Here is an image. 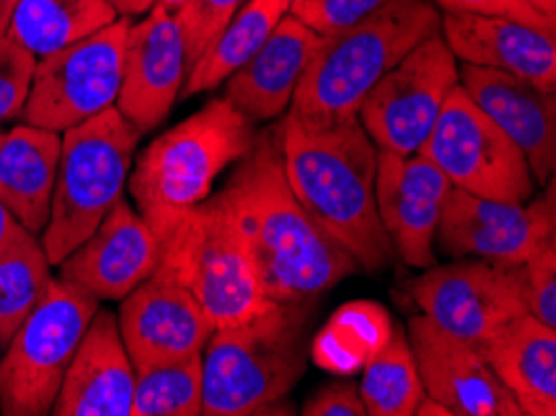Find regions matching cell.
Here are the masks:
<instances>
[{"label":"cell","instance_id":"obj_1","mask_svg":"<svg viewBox=\"0 0 556 416\" xmlns=\"http://www.w3.org/2000/svg\"><path fill=\"white\" fill-rule=\"evenodd\" d=\"M248 244L260 285L275 302L305 304L357 272V262L294 198L277 130L260 135L220 190Z\"/></svg>","mask_w":556,"mask_h":416},{"label":"cell","instance_id":"obj_2","mask_svg":"<svg viewBox=\"0 0 556 416\" xmlns=\"http://www.w3.org/2000/svg\"><path fill=\"white\" fill-rule=\"evenodd\" d=\"M275 130L285 177L302 207L359 269L375 275L390 265L394 252L375 200L377 148L357 115L309 121L288 110Z\"/></svg>","mask_w":556,"mask_h":416},{"label":"cell","instance_id":"obj_3","mask_svg":"<svg viewBox=\"0 0 556 416\" xmlns=\"http://www.w3.org/2000/svg\"><path fill=\"white\" fill-rule=\"evenodd\" d=\"M307 369L305 304L269 300L202 350V414H273Z\"/></svg>","mask_w":556,"mask_h":416},{"label":"cell","instance_id":"obj_4","mask_svg":"<svg viewBox=\"0 0 556 416\" xmlns=\"http://www.w3.org/2000/svg\"><path fill=\"white\" fill-rule=\"evenodd\" d=\"M255 140V125L223 96L140 152L130 169V194L157 240L213 194L223 169L245 157Z\"/></svg>","mask_w":556,"mask_h":416},{"label":"cell","instance_id":"obj_5","mask_svg":"<svg viewBox=\"0 0 556 416\" xmlns=\"http://www.w3.org/2000/svg\"><path fill=\"white\" fill-rule=\"evenodd\" d=\"M440 28L442 11L434 0H392L365 21L323 38L294 90L290 113L309 121L357 115L367 92Z\"/></svg>","mask_w":556,"mask_h":416},{"label":"cell","instance_id":"obj_6","mask_svg":"<svg viewBox=\"0 0 556 416\" xmlns=\"http://www.w3.org/2000/svg\"><path fill=\"white\" fill-rule=\"evenodd\" d=\"M142 135L111 108L63 133L61 163L40 244L58 267L123 200Z\"/></svg>","mask_w":556,"mask_h":416},{"label":"cell","instance_id":"obj_7","mask_svg":"<svg viewBox=\"0 0 556 416\" xmlns=\"http://www.w3.org/2000/svg\"><path fill=\"white\" fill-rule=\"evenodd\" d=\"M160 267L188 287L215 329L250 319L269 302L225 194H210L160 240Z\"/></svg>","mask_w":556,"mask_h":416},{"label":"cell","instance_id":"obj_8","mask_svg":"<svg viewBox=\"0 0 556 416\" xmlns=\"http://www.w3.org/2000/svg\"><path fill=\"white\" fill-rule=\"evenodd\" d=\"M100 302L83 287L53 277L43 300L28 314L0 354V412L43 416L53 402L83 335Z\"/></svg>","mask_w":556,"mask_h":416},{"label":"cell","instance_id":"obj_9","mask_svg":"<svg viewBox=\"0 0 556 416\" xmlns=\"http://www.w3.org/2000/svg\"><path fill=\"white\" fill-rule=\"evenodd\" d=\"M444 173L452 188L496 202H529L536 180L521 150L457 85L419 150Z\"/></svg>","mask_w":556,"mask_h":416},{"label":"cell","instance_id":"obj_10","mask_svg":"<svg viewBox=\"0 0 556 416\" xmlns=\"http://www.w3.org/2000/svg\"><path fill=\"white\" fill-rule=\"evenodd\" d=\"M132 18L113 21L53 55L38 58L23 123L65 133L115 108Z\"/></svg>","mask_w":556,"mask_h":416},{"label":"cell","instance_id":"obj_11","mask_svg":"<svg viewBox=\"0 0 556 416\" xmlns=\"http://www.w3.org/2000/svg\"><path fill=\"white\" fill-rule=\"evenodd\" d=\"M459 85V63L442 33L419 42L379 80L357 108V121L377 150L415 155L425 148L440 110Z\"/></svg>","mask_w":556,"mask_h":416},{"label":"cell","instance_id":"obj_12","mask_svg":"<svg viewBox=\"0 0 556 416\" xmlns=\"http://www.w3.org/2000/svg\"><path fill=\"white\" fill-rule=\"evenodd\" d=\"M554 177L542 198L496 202L452 188L434 235V250L446 260H486L521 265L556 237Z\"/></svg>","mask_w":556,"mask_h":416},{"label":"cell","instance_id":"obj_13","mask_svg":"<svg viewBox=\"0 0 556 416\" xmlns=\"http://www.w3.org/2000/svg\"><path fill=\"white\" fill-rule=\"evenodd\" d=\"M422 272L412 282L417 307L434 325L477 350L502 325L527 312L519 265L467 257Z\"/></svg>","mask_w":556,"mask_h":416},{"label":"cell","instance_id":"obj_14","mask_svg":"<svg viewBox=\"0 0 556 416\" xmlns=\"http://www.w3.org/2000/svg\"><path fill=\"white\" fill-rule=\"evenodd\" d=\"M188 78V50L178 15L153 5L132 23L125 40L123 83L115 108L135 130L146 135L173 113Z\"/></svg>","mask_w":556,"mask_h":416},{"label":"cell","instance_id":"obj_15","mask_svg":"<svg viewBox=\"0 0 556 416\" xmlns=\"http://www.w3.org/2000/svg\"><path fill=\"white\" fill-rule=\"evenodd\" d=\"M452 182L422 152L394 155L377 150L375 200L392 252L415 269L437 265L434 235Z\"/></svg>","mask_w":556,"mask_h":416},{"label":"cell","instance_id":"obj_16","mask_svg":"<svg viewBox=\"0 0 556 416\" xmlns=\"http://www.w3.org/2000/svg\"><path fill=\"white\" fill-rule=\"evenodd\" d=\"M117 327L135 367L200 354L215 332L188 287L160 265L123 297Z\"/></svg>","mask_w":556,"mask_h":416},{"label":"cell","instance_id":"obj_17","mask_svg":"<svg viewBox=\"0 0 556 416\" xmlns=\"http://www.w3.org/2000/svg\"><path fill=\"white\" fill-rule=\"evenodd\" d=\"M407 337L425 394L444 404L452 416H521L519 404L477 346L425 314L409 319Z\"/></svg>","mask_w":556,"mask_h":416},{"label":"cell","instance_id":"obj_18","mask_svg":"<svg viewBox=\"0 0 556 416\" xmlns=\"http://www.w3.org/2000/svg\"><path fill=\"white\" fill-rule=\"evenodd\" d=\"M160 265V240L140 212L121 200L80 248L61 262V277L98 302H121Z\"/></svg>","mask_w":556,"mask_h":416},{"label":"cell","instance_id":"obj_19","mask_svg":"<svg viewBox=\"0 0 556 416\" xmlns=\"http://www.w3.org/2000/svg\"><path fill=\"white\" fill-rule=\"evenodd\" d=\"M459 85L521 150L536 185L549 182L556 169V92L467 63H459Z\"/></svg>","mask_w":556,"mask_h":416},{"label":"cell","instance_id":"obj_20","mask_svg":"<svg viewBox=\"0 0 556 416\" xmlns=\"http://www.w3.org/2000/svg\"><path fill=\"white\" fill-rule=\"evenodd\" d=\"M135 364L115 312H96L58 392L55 416H130Z\"/></svg>","mask_w":556,"mask_h":416},{"label":"cell","instance_id":"obj_21","mask_svg":"<svg viewBox=\"0 0 556 416\" xmlns=\"http://www.w3.org/2000/svg\"><path fill=\"white\" fill-rule=\"evenodd\" d=\"M442 38L457 63L490 67L556 92V36L477 13H442Z\"/></svg>","mask_w":556,"mask_h":416},{"label":"cell","instance_id":"obj_22","mask_svg":"<svg viewBox=\"0 0 556 416\" xmlns=\"http://www.w3.org/2000/svg\"><path fill=\"white\" fill-rule=\"evenodd\" d=\"M323 46V36L288 11L250 61L225 83V98L252 125L288 113L294 90Z\"/></svg>","mask_w":556,"mask_h":416},{"label":"cell","instance_id":"obj_23","mask_svg":"<svg viewBox=\"0 0 556 416\" xmlns=\"http://www.w3.org/2000/svg\"><path fill=\"white\" fill-rule=\"evenodd\" d=\"M521 416L556 414V327L532 314L509 319L479 346Z\"/></svg>","mask_w":556,"mask_h":416},{"label":"cell","instance_id":"obj_24","mask_svg":"<svg viewBox=\"0 0 556 416\" xmlns=\"http://www.w3.org/2000/svg\"><path fill=\"white\" fill-rule=\"evenodd\" d=\"M63 133L23 123L0 133V205L33 235H43L53 202Z\"/></svg>","mask_w":556,"mask_h":416},{"label":"cell","instance_id":"obj_25","mask_svg":"<svg viewBox=\"0 0 556 416\" xmlns=\"http://www.w3.org/2000/svg\"><path fill=\"white\" fill-rule=\"evenodd\" d=\"M121 18L108 0H18L5 33L36 58L53 55Z\"/></svg>","mask_w":556,"mask_h":416},{"label":"cell","instance_id":"obj_26","mask_svg":"<svg viewBox=\"0 0 556 416\" xmlns=\"http://www.w3.org/2000/svg\"><path fill=\"white\" fill-rule=\"evenodd\" d=\"M285 13L288 8L277 0H245L232 21L210 40V46L190 65L180 96L192 98L225 85L257 53Z\"/></svg>","mask_w":556,"mask_h":416},{"label":"cell","instance_id":"obj_27","mask_svg":"<svg viewBox=\"0 0 556 416\" xmlns=\"http://www.w3.org/2000/svg\"><path fill=\"white\" fill-rule=\"evenodd\" d=\"M359 396L367 416H412L425 396L407 329L394 327L362 371Z\"/></svg>","mask_w":556,"mask_h":416},{"label":"cell","instance_id":"obj_28","mask_svg":"<svg viewBox=\"0 0 556 416\" xmlns=\"http://www.w3.org/2000/svg\"><path fill=\"white\" fill-rule=\"evenodd\" d=\"M53 265L40 237L21 229L0 250V342H8L53 282Z\"/></svg>","mask_w":556,"mask_h":416},{"label":"cell","instance_id":"obj_29","mask_svg":"<svg viewBox=\"0 0 556 416\" xmlns=\"http://www.w3.org/2000/svg\"><path fill=\"white\" fill-rule=\"evenodd\" d=\"M202 352L135 367L130 416H200Z\"/></svg>","mask_w":556,"mask_h":416},{"label":"cell","instance_id":"obj_30","mask_svg":"<svg viewBox=\"0 0 556 416\" xmlns=\"http://www.w3.org/2000/svg\"><path fill=\"white\" fill-rule=\"evenodd\" d=\"M38 58L0 30V123L15 121L28 103Z\"/></svg>","mask_w":556,"mask_h":416},{"label":"cell","instance_id":"obj_31","mask_svg":"<svg viewBox=\"0 0 556 416\" xmlns=\"http://www.w3.org/2000/svg\"><path fill=\"white\" fill-rule=\"evenodd\" d=\"M521 294L527 314L556 327V237L521 262Z\"/></svg>","mask_w":556,"mask_h":416},{"label":"cell","instance_id":"obj_32","mask_svg":"<svg viewBox=\"0 0 556 416\" xmlns=\"http://www.w3.org/2000/svg\"><path fill=\"white\" fill-rule=\"evenodd\" d=\"M242 3L245 0H188L180 11H175L182 28L185 50H188V71L210 46V40L232 21Z\"/></svg>","mask_w":556,"mask_h":416},{"label":"cell","instance_id":"obj_33","mask_svg":"<svg viewBox=\"0 0 556 416\" xmlns=\"http://www.w3.org/2000/svg\"><path fill=\"white\" fill-rule=\"evenodd\" d=\"M392 0H300L290 8L294 18L302 21L317 36H334L350 25L365 21Z\"/></svg>","mask_w":556,"mask_h":416},{"label":"cell","instance_id":"obj_34","mask_svg":"<svg viewBox=\"0 0 556 416\" xmlns=\"http://www.w3.org/2000/svg\"><path fill=\"white\" fill-rule=\"evenodd\" d=\"M442 13H477V15H496V18H509L525 23L529 28L556 36V21L546 18L534 11L527 0H434Z\"/></svg>","mask_w":556,"mask_h":416},{"label":"cell","instance_id":"obj_35","mask_svg":"<svg viewBox=\"0 0 556 416\" xmlns=\"http://www.w3.org/2000/svg\"><path fill=\"white\" fill-rule=\"evenodd\" d=\"M305 416H367L365 402L359 396V387L355 381H332V385L319 387L305 406Z\"/></svg>","mask_w":556,"mask_h":416},{"label":"cell","instance_id":"obj_36","mask_svg":"<svg viewBox=\"0 0 556 416\" xmlns=\"http://www.w3.org/2000/svg\"><path fill=\"white\" fill-rule=\"evenodd\" d=\"M117 15H125V18H135V15H146L150 8L155 5V0H108Z\"/></svg>","mask_w":556,"mask_h":416},{"label":"cell","instance_id":"obj_37","mask_svg":"<svg viewBox=\"0 0 556 416\" xmlns=\"http://www.w3.org/2000/svg\"><path fill=\"white\" fill-rule=\"evenodd\" d=\"M23 229V225L18 223V219H15L11 212H8L3 205H0V250L5 248L8 242L13 240L15 235H18Z\"/></svg>","mask_w":556,"mask_h":416},{"label":"cell","instance_id":"obj_38","mask_svg":"<svg viewBox=\"0 0 556 416\" xmlns=\"http://www.w3.org/2000/svg\"><path fill=\"white\" fill-rule=\"evenodd\" d=\"M529 5L534 8V11H539L542 15H546V18L556 21V0H527Z\"/></svg>","mask_w":556,"mask_h":416},{"label":"cell","instance_id":"obj_39","mask_svg":"<svg viewBox=\"0 0 556 416\" xmlns=\"http://www.w3.org/2000/svg\"><path fill=\"white\" fill-rule=\"evenodd\" d=\"M15 3H18V0H0V30H5L8 15H11Z\"/></svg>","mask_w":556,"mask_h":416},{"label":"cell","instance_id":"obj_40","mask_svg":"<svg viewBox=\"0 0 556 416\" xmlns=\"http://www.w3.org/2000/svg\"><path fill=\"white\" fill-rule=\"evenodd\" d=\"M188 3V0H155V5H163V8H167V11H180V8Z\"/></svg>","mask_w":556,"mask_h":416},{"label":"cell","instance_id":"obj_41","mask_svg":"<svg viewBox=\"0 0 556 416\" xmlns=\"http://www.w3.org/2000/svg\"><path fill=\"white\" fill-rule=\"evenodd\" d=\"M277 3H282V5L288 8V11H290V8H292L294 3H300V0H277Z\"/></svg>","mask_w":556,"mask_h":416},{"label":"cell","instance_id":"obj_42","mask_svg":"<svg viewBox=\"0 0 556 416\" xmlns=\"http://www.w3.org/2000/svg\"><path fill=\"white\" fill-rule=\"evenodd\" d=\"M0 350H3V342H0ZM0 354H3V352H0Z\"/></svg>","mask_w":556,"mask_h":416}]
</instances>
